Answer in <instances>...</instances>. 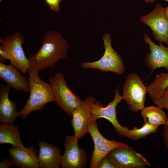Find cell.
Instances as JSON below:
<instances>
[{
	"label": "cell",
	"mask_w": 168,
	"mask_h": 168,
	"mask_svg": "<svg viewBox=\"0 0 168 168\" xmlns=\"http://www.w3.org/2000/svg\"><path fill=\"white\" fill-rule=\"evenodd\" d=\"M165 0V1H167V2H168V0Z\"/></svg>",
	"instance_id": "30"
},
{
	"label": "cell",
	"mask_w": 168,
	"mask_h": 168,
	"mask_svg": "<svg viewBox=\"0 0 168 168\" xmlns=\"http://www.w3.org/2000/svg\"><path fill=\"white\" fill-rule=\"evenodd\" d=\"M48 81L55 98V103L72 117L73 111L82 104L83 100L69 88L62 72H57Z\"/></svg>",
	"instance_id": "4"
},
{
	"label": "cell",
	"mask_w": 168,
	"mask_h": 168,
	"mask_svg": "<svg viewBox=\"0 0 168 168\" xmlns=\"http://www.w3.org/2000/svg\"><path fill=\"white\" fill-rule=\"evenodd\" d=\"M17 68L11 64L6 65L0 62V77L11 88L28 92L29 81Z\"/></svg>",
	"instance_id": "15"
},
{
	"label": "cell",
	"mask_w": 168,
	"mask_h": 168,
	"mask_svg": "<svg viewBox=\"0 0 168 168\" xmlns=\"http://www.w3.org/2000/svg\"><path fill=\"white\" fill-rule=\"evenodd\" d=\"M141 114L144 123L157 127L164 125L167 118L165 112L157 106L144 107L141 110Z\"/></svg>",
	"instance_id": "19"
},
{
	"label": "cell",
	"mask_w": 168,
	"mask_h": 168,
	"mask_svg": "<svg viewBox=\"0 0 168 168\" xmlns=\"http://www.w3.org/2000/svg\"><path fill=\"white\" fill-rule=\"evenodd\" d=\"M153 101L157 106L161 109L168 108V87L164 90L159 98Z\"/></svg>",
	"instance_id": "22"
},
{
	"label": "cell",
	"mask_w": 168,
	"mask_h": 168,
	"mask_svg": "<svg viewBox=\"0 0 168 168\" xmlns=\"http://www.w3.org/2000/svg\"><path fill=\"white\" fill-rule=\"evenodd\" d=\"M168 110V108L167 109ZM165 126H168V117H167L166 122L164 125Z\"/></svg>",
	"instance_id": "29"
},
{
	"label": "cell",
	"mask_w": 168,
	"mask_h": 168,
	"mask_svg": "<svg viewBox=\"0 0 168 168\" xmlns=\"http://www.w3.org/2000/svg\"><path fill=\"white\" fill-rule=\"evenodd\" d=\"M144 42L149 47L150 53L145 59L147 67L153 72L156 68L163 67L168 71V46H164L162 43L158 45L151 40L149 35L144 34L143 36Z\"/></svg>",
	"instance_id": "13"
},
{
	"label": "cell",
	"mask_w": 168,
	"mask_h": 168,
	"mask_svg": "<svg viewBox=\"0 0 168 168\" xmlns=\"http://www.w3.org/2000/svg\"><path fill=\"white\" fill-rule=\"evenodd\" d=\"M79 138L74 135L66 137L61 166L63 168H83L87 165V156L86 151L78 146Z\"/></svg>",
	"instance_id": "10"
},
{
	"label": "cell",
	"mask_w": 168,
	"mask_h": 168,
	"mask_svg": "<svg viewBox=\"0 0 168 168\" xmlns=\"http://www.w3.org/2000/svg\"><path fill=\"white\" fill-rule=\"evenodd\" d=\"M11 88L7 85H0V121L2 124H12L20 116V112L16 108V104L9 98Z\"/></svg>",
	"instance_id": "17"
},
{
	"label": "cell",
	"mask_w": 168,
	"mask_h": 168,
	"mask_svg": "<svg viewBox=\"0 0 168 168\" xmlns=\"http://www.w3.org/2000/svg\"><path fill=\"white\" fill-rule=\"evenodd\" d=\"M140 19L150 28L155 40L168 46V20L165 15V7L158 3L153 11L141 16Z\"/></svg>",
	"instance_id": "8"
},
{
	"label": "cell",
	"mask_w": 168,
	"mask_h": 168,
	"mask_svg": "<svg viewBox=\"0 0 168 168\" xmlns=\"http://www.w3.org/2000/svg\"><path fill=\"white\" fill-rule=\"evenodd\" d=\"M165 14L166 17L168 20V6L165 7Z\"/></svg>",
	"instance_id": "27"
},
{
	"label": "cell",
	"mask_w": 168,
	"mask_h": 168,
	"mask_svg": "<svg viewBox=\"0 0 168 168\" xmlns=\"http://www.w3.org/2000/svg\"><path fill=\"white\" fill-rule=\"evenodd\" d=\"M114 97L112 101L107 105L103 107L101 101H95L91 111V117L96 120L100 118H105L109 121L113 125L116 132L121 137L125 136L129 129L123 127L118 122L117 118L116 107L123 99L117 88L114 91Z\"/></svg>",
	"instance_id": "9"
},
{
	"label": "cell",
	"mask_w": 168,
	"mask_h": 168,
	"mask_svg": "<svg viewBox=\"0 0 168 168\" xmlns=\"http://www.w3.org/2000/svg\"><path fill=\"white\" fill-rule=\"evenodd\" d=\"M147 93L154 100L158 99L168 87V72H161L156 76L154 81L147 86Z\"/></svg>",
	"instance_id": "20"
},
{
	"label": "cell",
	"mask_w": 168,
	"mask_h": 168,
	"mask_svg": "<svg viewBox=\"0 0 168 168\" xmlns=\"http://www.w3.org/2000/svg\"><path fill=\"white\" fill-rule=\"evenodd\" d=\"M117 168L110 159L106 156L100 161L97 168Z\"/></svg>",
	"instance_id": "23"
},
{
	"label": "cell",
	"mask_w": 168,
	"mask_h": 168,
	"mask_svg": "<svg viewBox=\"0 0 168 168\" xmlns=\"http://www.w3.org/2000/svg\"><path fill=\"white\" fill-rule=\"evenodd\" d=\"M39 147L38 159L41 168H58L61 166L62 156L57 147L41 141L38 143Z\"/></svg>",
	"instance_id": "16"
},
{
	"label": "cell",
	"mask_w": 168,
	"mask_h": 168,
	"mask_svg": "<svg viewBox=\"0 0 168 168\" xmlns=\"http://www.w3.org/2000/svg\"><path fill=\"white\" fill-rule=\"evenodd\" d=\"M103 40L105 49L103 55L97 61L82 63L81 67L85 69H93L102 72H112L118 75H122L125 70L124 63L121 57L112 47L110 34H105Z\"/></svg>",
	"instance_id": "5"
},
{
	"label": "cell",
	"mask_w": 168,
	"mask_h": 168,
	"mask_svg": "<svg viewBox=\"0 0 168 168\" xmlns=\"http://www.w3.org/2000/svg\"><path fill=\"white\" fill-rule=\"evenodd\" d=\"M62 0H44L45 3L50 9L56 12L60 11L59 4Z\"/></svg>",
	"instance_id": "24"
},
{
	"label": "cell",
	"mask_w": 168,
	"mask_h": 168,
	"mask_svg": "<svg viewBox=\"0 0 168 168\" xmlns=\"http://www.w3.org/2000/svg\"><path fill=\"white\" fill-rule=\"evenodd\" d=\"M68 48L67 41L59 32L48 31L39 50L28 58L30 68L40 71L54 68L60 60L67 58Z\"/></svg>",
	"instance_id": "1"
},
{
	"label": "cell",
	"mask_w": 168,
	"mask_h": 168,
	"mask_svg": "<svg viewBox=\"0 0 168 168\" xmlns=\"http://www.w3.org/2000/svg\"><path fill=\"white\" fill-rule=\"evenodd\" d=\"M158 127L144 123L143 126L138 128L135 127L133 129H129L125 136L135 141L142 138L149 134L156 132Z\"/></svg>",
	"instance_id": "21"
},
{
	"label": "cell",
	"mask_w": 168,
	"mask_h": 168,
	"mask_svg": "<svg viewBox=\"0 0 168 168\" xmlns=\"http://www.w3.org/2000/svg\"><path fill=\"white\" fill-rule=\"evenodd\" d=\"M10 160L14 165L21 168H39L37 151L31 145L27 148L23 146L11 148L8 150Z\"/></svg>",
	"instance_id": "14"
},
{
	"label": "cell",
	"mask_w": 168,
	"mask_h": 168,
	"mask_svg": "<svg viewBox=\"0 0 168 168\" xmlns=\"http://www.w3.org/2000/svg\"><path fill=\"white\" fill-rule=\"evenodd\" d=\"M95 98L89 96L83 100L82 104L72 112L71 123L74 135L79 138L88 133L89 123Z\"/></svg>",
	"instance_id": "12"
},
{
	"label": "cell",
	"mask_w": 168,
	"mask_h": 168,
	"mask_svg": "<svg viewBox=\"0 0 168 168\" xmlns=\"http://www.w3.org/2000/svg\"><path fill=\"white\" fill-rule=\"evenodd\" d=\"M117 168H139L150 165L144 156L130 147L116 148L107 155Z\"/></svg>",
	"instance_id": "11"
},
{
	"label": "cell",
	"mask_w": 168,
	"mask_h": 168,
	"mask_svg": "<svg viewBox=\"0 0 168 168\" xmlns=\"http://www.w3.org/2000/svg\"><path fill=\"white\" fill-rule=\"evenodd\" d=\"M39 71L30 68L28 71L30 95L23 108L20 112V116L23 119H26L30 113L44 109L46 104L55 100L50 84L40 78Z\"/></svg>",
	"instance_id": "2"
},
{
	"label": "cell",
	"mask_w": 168,
	"mask_h": 168,
	"mask_svg": "<svg viewBox=\"0 0 168 168\" xmlns=\"http://www.w3.org/2000/svg\"><path fill=\"white\" fill-rule=\"evenodd\" d=\"M2 0H0V2H1Z\"/></svg>",
	"instance_id": "31"
},
{
	"label": "cell",
	"mask_w": 168,
	"mask_h": 168,
	"mask_svg": "<svg viewBox=\"0 0 168 168\" xmlns=\"http://www.w3.org/2000/svg\"><path fill=\"white\" fill-rule=\"evenodd\" d=\"M25 37L19 32L0 38V62L9 60L10 63L24 74L30 68L28 58L25 55L22 47Z\"/></svg>",
	"instance_id": "3"
},
{
	"label": "cell",
	"mask_w": 168,
	"mask_h": 168,
	"mask_svg": "<svg viewBox=\"0 0 168 168\" xmlns=\"http://www.w3.org/2000/svg\"><path fill=\"white\" fill-rule=\"evenodd\" d=\"M163 137L165 141L166 148L168 149V127L165 126Z\"/></svg>",
	"instance_id": "26"
},
{
	"label": "cell",
	"mask_w": 168,
	"mask_h": 168,
	"mask_svg": "<svg viewBox=\"0 0 168 168\" xmlns=\"http://www.w3.org/2000/svg\"><path fill=\"white\" fill-rule=\"evenodd\" d=\"M144 1L148 3H152L155 2L156 0H144Z\"/></svg>",
	"instance_id": "28"
},
{
	"label": "cell",
	"mask_w": 168,
	"mask_h": 168,
	"mask_svg": "<svg viewBox=\"0 0 168 168\" xmlns=\"http://www.w3.org/2000/svg\"><path fill=\"white\" fill-rule=\"evenodd\" d=\"M88 133L91 135L94 144L90 162L91 168H97L101 159L113 150L121 147H129L124 143L105 138L98 128L96 120L92 119L91 116L89 121Z\"/></svg>",
	"instance_id": "7"
},
{
	"label": "cell",
	"mask_w": 168,
	"mask_h": 168,
	"mask_svg": "<svg viewBox=\"0 0 168 168\" xmlns=\"http://www.w3.org/2000/svg\"><path fill=\"white\" fill-rule=\"evenodd\" d=\"M122 90L123 98L129 110L136 112L145 107L147 87L136 73L133 72L128 75Z\"/></svg>",
	"instance_id": "6"
},
{
	"label": "cell",
	"mask_w": 168,
	"mask_h": 168,
	"mask_svg": "<svg viewBox=\"0 0 168 168\" xmlns=\"http://www.w3.org/2000/svg\"><path fill=\"white\" fill-rule=\"evenodd\" d=\"M0 143H9L13 147L23 146L18 127L12 124L0 125Z\"/></svg>",
	"instance_id": "18"
},
{
	"label": "cell",
	"mask_w": 168,
	"mask_h": 168,
	"mask_svg": "<svg viewBox=\"0 0 168 168\" xmlns=\"http://www.w3.org/2000/svg\"><path fill=\"white\" fill-rule=\"evenodd\" d=\"M13 165L11 160L7 158L2 159L0 161V168H8Z\"/></svg>",
	"instance_id": "25"
}]
</instances>
